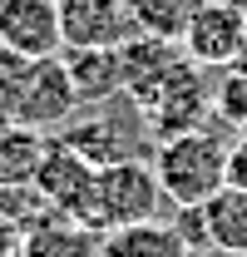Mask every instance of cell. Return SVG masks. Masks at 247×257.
<instances>
[{"mask_svg": "<svg viewBox=\"0 0 247 257\" xmlns=\"http://www.w3.org/2000/svg\"><path fill=\"white\" fill-rule=\"evenodd\" d=\"M203 5L208 0H129V20H134V35H154V40L178 45Z\"/></svg>", "mask_w": 247, "mask_h": 257, "instance_id": "cell-16", "label": "cell"}, {"mask_svg": "<svg viewBox=\"0 0 247 257\" xmlns=\"http://www.w3.org/2000/svg\"><path fill=\"white\" fill-rule=\"evenodd\" d=\"M55 139L69 144V149L84 163H94V168H109V163H119V159H134V154H129V139L119 134L114 119H79V124L69 119Z\"/></svg>", "mask_w": 247, "mask_h": 257, "instance_id": "cell-14", "label": "cell"}, {"mask_svg": "<svg viewBox=\"0 0 247 257\" xmlns=\"http://www.w3.org/2000/svg\"><path fill=\"white\" fill-rule=\"evenodd\" d=\"M20 257H99V232L69 218H50L20 237Z\"/></svg>", "mask_w": 247, "mask_h": 257, "instance_id": "cell-15", "label": "cell"}, {"mask_svg": "<svg viewBox=\"0 0 247 257\" xmlns=\"http://www.w3.org/2000/svg\"><path fill=\"white\" fill-rule=\"evenodd\" d=\"M55 134H40L25 124H0V188H25L40 173V159L50 154Z\"/></svg>", "mask_w": 247, "mask_h": 257, "instance_id": "cell-12", "label": "cell"}, {"mask_svg": "<svg viewBox=\"0 0 247 257\" xmlns=\"http://www.w3.org/2000/svg\"><path fill=\"white\" fill-rule=\"evenodd\" d=\"M94 163H84L69 144L60 139H50V154L40 159V173H35V193L60 213L69 223H79L84 218V208H89V193H94Z\"/></svg>", "mask_w": 247, "mask_h": 257, "instance_id": "cell-7", "label": "cell"}, {"mask_svg": "<svg viewBox=\"0 0 247 257\" xmlns=\"http://www.w3.org/2000/svg\"><path fill=\"white\" fill-rule=\"evenodd\" d=\"M247 40V15H242V0H208L198 15H193V25L183 30V55L193 64H203V69H227V64L237 60V50H242Z\"/></svg>", "mask_w": 247, "mask_h": 257, "instance_id": "cell-5", "label": "cell"}, {"mask_svg": "<svg viewBox=\"0 0 247 257\" xmlns=\"http://www.w3.org/2000/svg\"><path fill=\"white\" fill-rule=\"evenodd\" d=\"M99 257H193V247L183 242V232L173 223H129L99 237Z\"/></svg>", "mask_w": 247, "mask_h": 257, "instance_id": "cell-11", "label": "cell"}, {"mask_svg": "<svg viewBox=\"0 0 247 257\" xmlns=\"http://www.w3.org/2000/svg\"><path fill=\"white\" fill-rule=\"evenodd\" d=\"M203 232H208V247L247 257V193L222 183V188L203 203Z\"/></svg>", "mask_w": 247, "mask_h": 257, "instance_id": "cell-13", "label": "cell"}, {"mask_svg": "<svg viewBox=\"0 0 247 257\" xmlns=\"http://www.w3.org/2000/svg\"><path fill=\"white\" fill-rule=\"evenodd\" d=\"M60 60L79 104H104L119 94V45H69Z\"/></svg>", "mask_w": 247, "mask_h": 257, "instance_id": "cell-10", "label": "cell"}, {"mask_svg": "<svg viewBox=\"0 0 247 257\" xmlns=\"http://www.w3.org/2000/svg\"><path fill=\"white\" fill-rule=\"evenodd\" d=\"M227 188L247 193V134H237V139L227 144Z\"/></svg>", "mask_w": 247, "mask_h": 257, "instance_id": "cell-19", "label": "cell"}, {"mask_svg": "<svg viewBox=\"0 0 247 257\" xmlns=\"http://www.w3.org/2000/svg\"><path fill=\"white\" fill-rule=\"evenodd\" d=\"M213 94H217V89H208L203 64H193V60L183 55V60H178V69L163 79L158 99L144 109L154 144L178 139V134H193V128H208V114H217V109H213Z\"/></svg>", "mask_w": 247, "mask_h": 257, "instance_id": "cell-3", "label": "cell"}, {"mask_svg": "<svg viewBox=\"0 0 247 257\" xmlns=\"http://www.w3.org/2000/svg\"><path fill=\"white\" fill-rule=\"evenodd\" d=\"M0 50H15L25 60L60 55V0H0Z\"/></svg>", "mask_w": 247, "mask_h": 257, "instance_id": "cell-8", "label": "cell"}, {"mask_svg": "<svg viewBox=\"0 0 247 257\" xmlns=\"http://www.w3.org/2000/svg\"><path fill=\"white\" fill-rule=\"evenodd\" d=\"M60 35L69 45H124L134 35L129 0H60Z\"/></svg>", "mask_w": 247, "mask_h": 257, "instance_id": "cell-9", "label": "cell"}, {"mask_svg": "<svg viewBox=\"0 0 247 257\" xmlns=\"http://www.w3.org/2000/svg\"><path fill=\"white\" fill-rule=\"evenodd\" d=\"M25 74H30L25 55L0 50V124H15V104H20V89H25Z\"/></svg>", "mask_w": 247, "mask_h": 257, "instance_id": "cell-18", "label": "cell"}, {"mask_svg": "<svg viewBox=\"0 0 247 257\" xmlns=\"http://www.w3.org/2000/svg\"><path fill=\"white\" fill-rule=\"evenodd\" d=\"M213 109L232 134H247V74L242 69H227V79L217 84V94H213Z\"/></svg>", "mask_w": 247, "mask_h": 257, "instance_id": "cell-17", "label": "cell"}, {"mask_svg": "<svg viewBox=\"0 0 247 257\" xmlns=\"http://www.w3.org/2000/svg\"><path fill=\"white\" fill-rule=\"evenodd\" d=\"M15 237H25V232L0 218V257H20V242H15Z\"/></svg>", "mask_w": 247, "mask_h": 257, "instance_id": "cell-20", "label": "cell"}, {"mask_svg": "<svg viewBox=\"0 0 247 257\" xmlns=\"http://www.w3.org/2000/svg\"><path fill=\"white\" fill-rule=\"evenodd\" d=\"M79 109V94L64 74L60 55H45V60H30V74H25V89H20V104H15V124L40 128V134H60Z\"/></svg>", "mask_w": 247, "mask_h": 257, "instance_id": "cell-4", "label": "cell"}, {"mask_svg": "<svg viewBox=\"0 0 247 257\" xmlns=\"http://www.w3.org/2000/svg\"><path fill=\"white\" fill-rule=\"evenodd\" d=\"M242 15H247V0H242Z\"/></svg>", "mask_w": 247, "mask_h": 257, "instance_id": "cell-22", "label": "cell"}, {"mask_svg": "<svg viewBox=\"0 0 247 257\" xmlns=\"http://www.w3.org/2000/svg\"><path fill=\"white\" fill-rule=\"evenodd\" d=\"M154 173L168 208H203L222 183H227V139L213 128H193L178 139L154 144Z\"/></svg>", "mask_w": 247, "mask_h": 257, "instance_id": "cell-1", "label": "cell"}, {"mask_svg": "<svg viewBox=\"0 0 247 257\" xmlns=\"http://www.w3.org/2000/svg\"><path fill=\"white\" fill-rule=\"evenodd\" d=\"M203 257H237V252H222V247H203Z\"/></svg>", "mask_w": 247, "mask_h": 257, "instance_id": "cell-21", "label": "cell"}, {"mask_svg": "<svg viewBox=\"0 0 247 257\" xmlns=\"http://www.w3.org/2000/svg\"><path fill=\"white\" fill-rule=\"evenodd\" d=\"M178 60H183V45L154 40V35H129L119 45V94H129V104L144 114L158 99L163 79L178 69Z\"/></svg>", "mask_w": 247, "mask_h": 257, "instance_id": "cell-6", "label": "cell"}, {"mask_svg": "<svg viewBox=\"0 0 247 257\" xmlns=\"http://www.w3.org/2000/svg\"><path fill=\"white\" fill-rule=\"evenodd\" d=\"M163 188H158V173L154 163L144 159H119L109 163V168H99L94 173V193H89V208H84V218L79 227H89V232H114V227H129V223H154L158 213H163Z\"/></svg>", "mask_w": 247, "mask_h": 257, "instance_id": "cell-2", "label": "cell"}]
</instances>
